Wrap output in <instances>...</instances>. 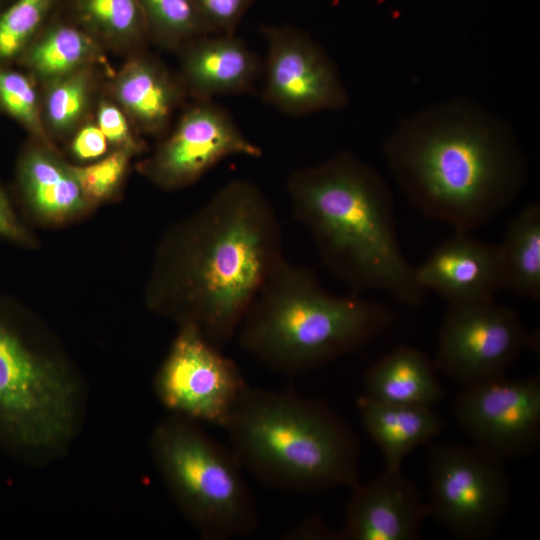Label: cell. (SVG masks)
<instances>
[{
  "label": "cell",
  "mask_w": 540,
  "mask_h": 540,
  "mask_svg": "<svg viewBox=\"0 0 540 540\" xmlns=\"http://www.w3.org/2000/svg\"><path fill=\"white\" fill-rule=\"evenodd\" d=\"M281 230L259 186L228 182L165 239L151 304L180 325H194L222 350L284 258Z\"/></svg>",
  "instance_id": "obj_1"
},
{
  "label": "cell",
  "mask_w": 540,
  "mask_h": 540,
  "mask_svg": "<svg viewBox=\"0 0 540 540\" xmlns=\"http://www.w3.org/2000/svg\"><path fill=\"white\" fill-rule=\"evenodd\" d=\"M382 153L408 201L455 231L478 229L507 210L528 178L511 124L465 96L401 118Z\"/></svg>",
  "instance_id": "obj_2"
},
{
  "label": "cell",
  "mask_w": 540,
  "mask_h": 540,
  "mask_svg": "<svg viewBox=\"0 0 540 540\" xmlns=\"http://www.w3.org/2000/svg\"><path fill=\"white\" fill-rule=\"evenodd\" d=\"M287 191L323 263L353 293L381 290L407 306L423 304L427 290L401 250L393 193L376 168L339 152L295 169Z\"/></svg>",
  "instance_id": "obj_3"
},
{
  "label": "cell",
  "mask_w": 540,
  "mask_h": 540,
  "mask_svg": "<svg viewBox=\"0 0 540 540\" xmlns=\"http://www.w3.org/2000/svg\"><path fill=\"white\" fill-rule=\"evenodd\" d=\"M221 427L242 468L268 486L313 493L359 483L358 438L322 401L247 386Z\"/></svg>",
  "instance_id": "obj_4"
},
{
  "label": "cell",
  "mask_w": 540,
  "mask_h": 540,
  "mask_svg": "<svg viewBox=\"0 0 540 540\" xmlns=\"http://www.w3.org/2000/svg\"><path fill=\"white\" fill-rule=\"evenodd\" d=\"M393 314L382 303L326 291L315 272L283 258L249 305L239 345L285 374L329 363L387 330Z\"/></svg>",
  "instance_id": "obj_5"
},
{
  "label": "cell",
  "mask_w": 540,
  "mask_h": 540,
  "mask_svg": "<svg viewBox=\"0 0 540 540\" xmlns=\"http://www.w3.org/2000/svg\"><path fill=\"white\" fill-rule=\"evenodd\" d=\"M83 408L75 371L43 352L23 315L0 299V447L27 463L58 456L76 436Z\"/></svg>",
  "instance_id": "obj_6"
},
{
  "label": "cell",
  "mask_w": 540,
  "mask_h": 540,
  "mask_svg": "<svg viewBox=\"0 0 540 540\" xmlns=\"http://www.w3.org/2000/svg\"><path fill=\"white\" fill-rule=\"evenodd\" d=\"M155 464L182 514L209 540L245 537L258 527V511L232 450L198 422L175 415L151 438Z\"/></svg>",
  "instance_id": "obj_7"
},
{
  "label": "cell",
  "mask_w": 540,
  "mask_h": 540,
  "mask_svg": "<svg viewBox=\"0 0 540 540\" xmlns=\"http://www.w3.org/2000/svg\"><path fill=\"white\" fill-rule=\"evenodd\" d=\"M428 446L429 515L461 539L494 535L510 505L505 461L474 444Z\"/></svg>",
  "instance_id": "obj_8"
},
{
  "label": "cell",
  "mask_w": 540,
  "mask_h": 540,
  "mask_svg": "<svg viewBox=\"0 0 540 540\" xmlns=\"http://www.w3.org/2000/svg\"><path fill=\"white\" fill-rule=\"evenodd\" d=\"M535 340L519 314L495 300L449 306L433 365L463 387L504 377Z\"/></svg>",
  "instance_id": "obj_9"
},
{
  "label": "cell",
  "mask_w": 540,
  "mask_h": 540,
  "mask_svg": "<svg viewBox=\"0 0 540 540\" xmlns=\"http://www.w3.org/2000/svg\"><path fill=\"white\" fill-rule=\"evenodd\" d=\"M247 386L237 365L191 324L180 325L154 381L173 414L219 426Z\"/></svg>",
  "instance_id": "obj_10"
},
{
  "label": "cell",
  "mask_w": 540,
  "mask_h": 540,
  "mask_svg": "<svg viewBox=\"0 0 540 540\" xmlns=\"http://www.w3.org/2000/svg\"><path fill=\"white\" fill-rule=\"evenodd\" d=\"M262 154L224 107L213 99L194 100L139 171L156 186L177 190L194 184L226 158Z\"/></svg>",
  "instance_id": "obj_11"
},
{
  "label": "cell",
  "mask_w": 540,
  "mask_h": 540,
  "mask_svg": "<svg viewBox=\"0 0 540 540\" xmlns=\"http://www.w3.org/2000/svg\"><path fill=\"white\" fill-rule=\"evenodd\" d=\"M266 41L263 100L290 115L343 109L349 96L325 49L292 25H264Z\"/></svg>",
  "instance_id": "obj_12"
},
{
  "label": "cell",
  "mask_w": 540,
  "mask_h": 540,
  "mask_svg": "<svg viewBox=\"0 0 540 540\" xmlns=\"http://www.w3.org/2000/svg\"><path fill=\"white\" fill-rule=\"evenodd\" d=\"M453 414L484 451L503 461L530 456L540 443V378L504 376L465 386Z\"/></svg>",
  "instance_id": "obj_13"
},
{
  "label": "cell",
  "mask_w": 540,
  "mask_h": 540,
  "mask_svg": "<svg viewBox=\"0 0 540 540\" xmlns=\"http://www.w3.org/2000/svg\"><path fill=\"white\" fill-rule=\"evenodd\" d=\"M347 502L339 540H413L429 516L414 484L401 469H388L356 484Z\"/></svg>",
  "instance_id": "obj_14"
},
{
  "label": "cell",
  "mask_w": 540,
  "mask_h": 540,
  "mask_svg": "<svg viewBox=\"0 0 540 540\" xmlns=\"http://www.w3.org/2000/svg\"><path fill=\"white\" fill-rule=\"evenodd\" d=\"M415 273L419 283L437 292L449 306L494 300L504 289L499 245L456 233L436 246Z\"/></svg>",
  "instance_id": "obj_15"
},
{
  "label": "cell",
  "mask_w": 540,
  "mask_h": 540,
  "mask_svg": "<svg viewBox=\"0 0 540 540\" xmlns=\"http://www.w3.org/2000/svg\"><path fill=\"white\" fill-rule=\"evenodd\" d=\"M104 89L136 131L149 136L164 135L188 97L178 73L145 49L127 56Z\"/></svg>",
  "instance_id": "obj_16"
},
{
  "label": "cell",
  "mask_w": 540,
  "mask_h": 540,
  "mask_svg": "<svg viewBox=\"0 0 540 540\" xmlns=\"http://www.w3.org/2000/svg\"><path fill=\"white\" fill-rule=\"evenodd\" d=\"M177 52L178 75L194 100L246 93L260 73L257 55L236 34L203 35Z\"/></svg>",
  "instance_id": "obj_17"
},
{
  "label": "cell",
  "mask_w": 540,
  "mask_h": 540,
  "mask_svg": "<svg viewBox=\"0 0 540 540\" xmlns=\"http://www.w3.org/2000/svg\"><path fill=\"white\" fill-rule=\"evenodd\" d=\"M16 185L25 207L42 220L64 222L91 207L73 166L59 155L54 145L33 138L19 156Z\"/></svg>",
  "instance_id": "obj_18"
},
{
  "label": "cell",
  "mask_w": 540,
  "mask_h": 540,
  "mask_svg": "<svg viewBox=\"0 0 540 540\" xmlns=\"http://www.w3.org/2000/svg\"><path fill=\"white\" fill-rule=\"evenodd\" d=\"M15 63L40 86L86 66H105L106 50L65 16L58 4Z\"/></svg>",
  "instance_id": "obj_19"
},
{
  "label": "cell",
  "mask_w": 540,
  "mask_h": 540,
  "mask_svg": "<svg viewBox=\"0 0 540 540\" xmlns=\"http://www.w3.org/2000/svg\"><path fill=\"white\" fill-rule=\"evenodd\" d=\"M357 409L388 469H401L405 457L418 446L430 443L444 426L432 407L387 404L361 395Z\"/></svg>",
  "instance_id": "obj_20"
},
{
  "label": "cell",
  "mask_w": 540,
  "mask_h": 540,
  "mask_svg": "<svg viewBox=\"0 0 540 540\" xmlns=\"http://www.w3.org/2000/svg\"><path fill=\"white\" fill-rule=\"evenodd\" d=\"M364 386L367 397L395 405L432 407L445 395L433 362L421 350L406 345L394 348L369 367Z\"/></svg>",
  "instance_id": "obj_21"
},
{
  "label": "cell",
  "mask_w": 540,
  "mask_h": 540,
  "mask_svg": "<svg viewBox=\"0 0 540 540\" xmlns=\"http://www.w3.org/2000/svg\"><path fill=\"white\" fill-rule=\"evenodd\" d=\"M59 8L106 52L129 56L149 42L138 0H60Z\"/></svg>",
  "instance_id": "obj_22"
},
{
  "label": "cell",
  "mask_w": 540,
  "mask_h": 540,
  "mask_svg": "<svg viewBox=\"0 0 540 540\" xmlns=\"http://www.w3.org/2000/svg\"><path fill=\"white\" fill-rule=\"evenodd\" d=\"M102 66H86L40 85L41 113L45 132L55 141L69 139L93 119L103 90Z\"/></svg>",
  "instance_id": "obj_23"
},
{
  "label": "cell",
  "mask_w": 540,
  "mask_h": 540,
  "mask_svg": "<svg viewBox=\"0 0 540 540\" xmlns=\"http://www.w3.org/2000/svg\"><path fill=\"white\" fill-rule=\"evenodd\" d=\"M504 288L540 300V204H526L507 224L499 244Z\"/></svg>",
  "instance_id": "obj_24"
},
{
  "label": "cell",
  "mask_w": 540,
  "mask_h": 540,
  "mask_svg": "<svg viewBox=\"0 0 540 540\" xmlns=\"http://www.w3.org/2000/svg\"><path fill=\"white\" fill-rule=\"evenodd\" d=\"M149 42L177 52L188 42L211 34L194 0H138Z\"/></svg>",
  "instance_id": "obj_25"
},
{
  "label": "cell",
  "mask_w": 540,
  "mask_h": 540,
  "mask_svg": "<svg viewBox=\"0 0 540 540\" xmlns=\"http://www.w3.org/2000/svg\"><path fill=\"white\" fill-rule=\"evenodd\" d=\"M60 0H12L0 14V64L12 65L42 29Z\"/></svg>",
  "instance_id": "obj_26"
},
{
  "label": "cell",
  "mask_w": 540,
  "mask_h": 540,
  "mask_svg": "<svg viewBox=\"0 0 540 540\" xmlns=\"http://www.w3.org/2000/svg\"><path fill=\"white\" fill-rule=\"evenodd\" d=\"M0 111L21 125L30 138L54 145L42 122L40 87L24 70L0 64Z\"/></svg>",
  "instance_id": "obj_27"
},
{
  "label": "cell",
  "mask_w": 540,
  "mask_h": 540,
  "mask_svg": "<svg viewBox=\"0 0 540 540\" xmlns=\"http://www.w3.org/2000/svg\"><path fill=\"white\" fill-rule=\"evenodd\" d=\"M134 155L126 149H113L89 165H72L81 190L91 206L108 201L116 195Z\"/></svg>",
  "instance_id": "obj_28"
},
{
  "label": "cell",
  "mask_w": 540,
  "mask_h": 540,
  "mask_svg": "<svg viewBox=\"0 0 540 540\" xmlns=\"http://www.w3.org/2000/svg\"><path fill=\"white\" fill-rule=\"evenodd\" d=\"M93 119L113 149H126L135 155L144 150L139 133L104 87L97 100Z\"/></svg>",
  "instance_id": "obj_29"
},
{
  "label": "cell",
  "mask_w": 540,
  "mask_h": 540,
  "mask_svg": "<svg viewBox=\"0 0 540 540\" xmlns=\"http://www.w3.org/2000/svg\"><path fill=\"white\" fill-rule=\"evenodd\" d=\"M254 0H194L212 33L235 34Z\"/></svg>",
  "instance_id": "obj_30"
},
{
  "label": "cell",
  "mask_w": 540,
  "mask_h": 540,
  "mask_svg": "<svg viewBox=\"0 0 540 540\" xmlns=\"http://www.w3.org/2000/svg\"><path fill=\"white\" fill-rule=\"evenodd\" d=\"M69 140L70 152L79 161L99 159L107 154L110 147L94 119L80 126Z\"/></svg>",
  "instance_id": "obj_31"
},
{
  "label": "cell",
  "mask_w": 540,
  "mask_h": 540,
  "mask_svg": "<svg viewBox=\"0 0 540 540\" xmlns=\"http://www.w3.org/2000/svg\"><path fill=\"white\" fill-rule=\"evenodd\" d=\"M0 237L20 245H28L31 236L19 220L12 203L0 186Z\"/></svg>",
  "instance_id": "obj_32"
},
{
  "label": "cell",
  "mask_w": 540,
  "mask_h": 540,
  "mask_svg": "<svg viewBox=\"0 0 540 540\" xmlns=\"http://www.w3.org/2000/svg\"><path fill=\"white\" fill-rule=\"evenodd\" d=\"M10 2H9V0H0V14L2 13V11L7 7V5Z\"/></svg>",
  "instance_id": "obj_33"
}]
</instances>
